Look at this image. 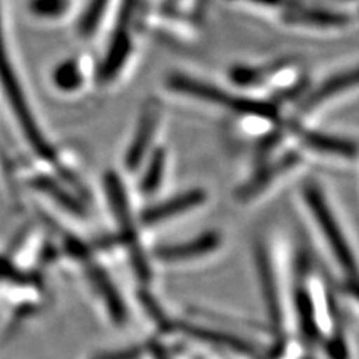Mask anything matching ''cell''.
<instances>
[{"mask_svg": "<svg viewBox=\"0 0 359 359\" xmlns=\"http://www.w3.org/2000/svg\"><path fill=\"white\" fill-rule=\"evenodd\" d=\"M88 276H90V278H92L93 285L97 287L99 294L102 295V298L105 299L112 319L117 320V322H123V320H125V319H126L125 306H123L121 298L118 297V294H117V290L114 289V286L111 285V282H109V278L107 277V274H105L100 268L93 266V268L88 271Z\"/></svg>", "mask_w": 359, "mask_h": 359, "instance_id": "obj_8", "label": "cell"}, {"mask_svg": "<svg viewBox=\"0 0 359 359\" xmlns=\"http://www.w3.org/2000/svg\"><path fill=\"white\" fill-rule=\"evenodd\" d=\"M355 84H356V72L355 71L337 75V76L331 78L328 83H325L318 90V92L310 97L306 108H311L314 105H319L320 102H323V100H327L330 96L340 93V92H343V90H346L347 87L355 86Z\"/></svg>", "mask_w": 359, "mask_h": 359, "instance_id": "obj_11", "label": "cell"}, {"mask_svg": "<svg viewBox=\"0 0 359 359\" xmlns=\"http://www.w3.org/2000/svg\"><path fill=\"white\" fill-rule=\"evenodd\" d=\"M219 245V237L215 232H208L201 235L196 240L187 241L183 244H172V245H162L156 249V256L162 261H187L195 259V257L204 256L212 252Z\"/></svg>", "mask_w": 359, "mask_h": 359, "instance_id": "obj_5", "label": "cell"}, {"mask_svg": "<svg viewBox=\"0 0 359 359\" xmlns=\"http://www.w3.org/2000/svg\"><path fill=\"white\" fill-rule=\"evenodd\" d=\"M287 6V20L295 25H307V26H319V27H339L344 26L349 18L341 14L332 13L328 9L319 8H307L295 2H289Z\"/></svg>", "mask_w": 359, "mask_h": 359, "instance_id": "obj_7", "label": "cell"}, {"mask_svg": "<svg viewBox=\"0 0 359 359\" xmlns=\"http://www.w3.org/2000/svg\"><path fill=\"white\" fill-rule=\"evenodd\" d=\"M33 186L39 189L41 192L47 194L51 199L57 201L63 208L75 212V215H80V216L84 215V210H83V205L80 204V202H78L74 196L67 194L66 190L62 189L57 183H54L51 178H47V177L35 178V180H33Z\"/></svg>", "mask_w": 359, "mask_h": 359, "instance_id": "obj_10", "label": "cell"}, {"mask_svg": "<svg viewBox=\"0 0 359 359\" xmlns=\"http://www.w3.org/2000/svg\"><path fill=\"white\" fill-rule=\"evenodd\" d=\"M306 201L307 205L313 211L314 219H316L325 238H327L332 253L335 255L337 261L340 262L344 271L355 274V259L351 253L349 245L346 244L339 224H337L320 190L316 186H309L306 189Z\"/></svg>", "mask_w": 359, "mask_h": 359, "instance_id": "obj_2", "label": "cell"}, {"mask_svg": "<svg viewBox=\"0 0 359 359\" xmlns=\"http://www.w3.org/2000/svg\"><path fill=\"white\" fill-rule=\"evenodd\" d=\"M302 141L307 147L320 151V153H330V154H340L344 157H353L355 156V145L351 141H346L337 137H330V135H323L318 132H306L302 133Z\"/></svg>", "mask_w": 359, "mask_h": 359, "instance_id": "obj_9", "label": "cell"}, {"mask_svg": "<svg viewBox=\"0 0 359 359\" xmlns=\"http://www.w3.org/2000/svg\"><path fill=\"white\" fill-rule=\"evenodd\" d=\"M297 304L298 310L301 314V320H302V328L307 334H314L316 332V322H314V311L311 306V299L306 294V292H299L297 295ZM310 335V337H311Z\"/></svg>", "mask_w": 359, "mask_h": 359, "instance_id": "obj_16", "label": "cell"}, {"mask_svg": "<svg viewBox=\"0 0 359 359\" xmlns=\"http://www.w3.org/2000/svg\"><path fill=\"white\" fill-rule=\"evenodd\" d=\"M30 11L42 18L63 17L71 8V0H30Z\"/></svg>", "mask_w": 359, "mask_h": 359, "instance_id": "obj_15", "label": "cell"}, {"mask_svg": "<svg viewBox=\"0 0 359 359\" xmlns=\"http://www.w3.org/2000/svg\"><path fill=\"white\" fill-rule=\"evenodd\" d=\"M170 86L175 92L186 93L194 97H199L202 100H207L211 104H217L228 107L232 111L241 112V114H250V116H259L265 118H274L277 117V109L265 102H259V100H252V99H244V97H235L223 90L210 86L208 83H202L195 80V78H190L187 75H172L170 76Z\"/></svg>", "mask_w": 359, "mask_h": 359, "instance_id": "obj_1", "label": "cell"}, {"mask_svg": "<svg viewBox=\"0 0 359 359\" xmlns=\"http://www.w3.org/2000/svg\"><path fill=\"white\" fill-rule=\"evenodd\" d=\"M157 359H166V358L162 356V355H157Z\"/></svg>", "mask_w": 359, "mask_h": 359, "instance_id": "obj_18", "label": "cell"}, {"mask_svg": "<svg viewBox=\"0 0 359 359\" xmlns=\"http://www.w3.org/2000/svg\"><path fill=\"white\" fill-rule=\"evenodd\" d=\"M109 4V0H90L88 6L86 9V14H83L80 21V32L84 36H90L99 26L100 20H102L105 9Z\"/></svg>", "mask_w": 359, "mask_h": 359, "instance_id": "obj_14", "label": "cell"}, {"mask_svg": "<svg viewBox=\"0 0 359 359\" xmlns=\"http://www.w3.org/2000/svg\"><path fill=\"white\" fill-rule=\"evenodd\" d=\"M157 121H159V108L154 104L147 105V108L142 112L137 135H135L126 154V165L129 170H137L142 161V157L147 153L151 140L154 137Z\"/></svg>", "mask_w": 359, "mask_h": 359, "instance_id": "obj_4", "label": "cell"}, {"mask_svg": "<svg viewBox=\"0 0 359 359\" xmlns=\"http://www.w3.org/2000/svg\"><path fill=\"white\" fill-rule=\"evenodd\" d=\"M165 171V153L163 150H157L149 163L147 171H145L141 182V192L144 195H153L159 189Z\"/></svg>", "mask_w": 359, "mask_h": 359, "instance_id": "obj_12", "label": "cell"}, {"mask_svg": "<svg viewBox=\"0 0 359 359\" xmlns=\"http://www.w3.org/2000/svg\"><path fill=\"white\" fill-rule=\"evenodd\" d=\"M105 184H107V194H108V196L111 199V204H112V210H114V215H116L118 223L121 224L123 232H125V237L130 244L135 266H137L141 277L147 278L149 277V266H147V264H145V259L141 255L138 243H137V233H135V229H133L132 216H130V210L128 205V198L125 194V189H123V184L116 174H108L107 180H105Z\"/></svg>", "mask_w": 359, "mask_h": 359, "instance_id": "obj_3", "label": "cell"}, {"mask_svg": "<svg viewBox=\"0 0 359 359\" xmlns=\"http://www.w3.org/2000/svg\"><path fill=\"white\" fill-rule=\"evenodd\" d=\"M205 201V194L201 190H190L183 195H178L170 201H165L159 205H154L142 212V222L145 224H154L171 219L180 212H184L190 208L201 205Z\"/></svg>", "mask_w": 359, "mask_h": 359, "instance_id": "obj_6", "label": "cell"}, {"mask_svg": "<svg viewBox=\"0 0 359 359\" xmlns=\"http://www.w3.org/2000/svg\"><path fill=\"white\" fill-rule=\"evenodd\" d=\"M54 83L59 88L65 90V92H72V90L80 88L83 84L80 67L71 60L62 63L54 72Z\"/></svg>", "mask_w": 359, "mask_h": 359, "instance_id": "obj_13", "label": "cell"}, {"mask_svg": "<svg viewBox=\"0 0 359 359\" xmlns=\"http://www.w3.org/2000/svg\"><path fill=\"white\" fill-rule=\"evenodd\" d=\"M0 280H8L13 283H27V277L22 276L17 268L0 256Z\"/></svg>", "mask_w": 359, "mask_h": 359, "instance_id": "obj_17", "label": "cell"}]
</instances>
